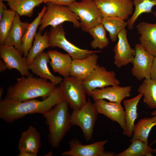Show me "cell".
Listing matches in <instances>:
<instances>
[{"label": "cell", "mask_w": 156, "mask_h": 156, "mask_svg": "<svg viewBox=\"0 0 156 156\" xmlns=\"http://www.w3.org/2000/svg\"><path fill=\"white\" fill-rule=\"evenodd\" d=\"M37 154H36L31 152L25 151L20 153L18 154L17 156H37Z\"/></svg>", "instance_id": "37"}, {"label": "cell", "mask_w": 156, "mask_h": 156, "mask_svg": "<svg viewBox=\"0 0 156 156\" xmlns=\"http://www.w3.org/2000/svg\"><path fill=\"white\" fill-rule=\"evenodd\" d=\"M41 146L40 133L30 125L22 132L19 139L18 147L20 152L28 151L37 154Z\"/></svg>", "instance_id": "20"}, {"label": "cell", "mask_w": 156, "mask_h": 156, "mask_svg": "<svg viewBox=\"0 0 156 156\" xmlns=\"http://www.w3.org/2000/svg\"><path fill=\"white\" fill-rule=\"evenodd\" d=\"M156 143V139H155L154 141H153L151 143V144L149 145L150 146H151V145L153 144H155ZM156 153V148L155 149H153V153Z\"/></svg>", "instance_id": "39"}, {"label": "cell", "mask_w": 156, "mask_h": 156, "mask_svg": "<svg viewBox=\"0 0 156 156\" xmlns=\"http://www.w3.org/2000/svg\"><path fill=\"white\" fill-rule=\"evenodd\" d=\"M80 0V1H82V0Z\"/></svg>", "instance_id": "45"}, {"label": "cell", "mask_w": 156, "mask_h": 156, "mask_svg": "<svg viewBox=\"0 0 156 156\" xmlns=\"http://www.w3.org/2000/svg\"><path fill=\"white\" fill-rule=\"evenodd\" d=\"M66 34L62 24L55 27H51L48 32L50 47L62 49L73 60L83 59L94 53L101 52L100 51L89 50L77 47L66 39L65 36Z\"/></svg>", "instance_id": "7"}, {"label": "cell", "mask_w": 156, "mask_h": 156, "mask_svg": "<svg viewBox=\"0 0 156 156\" xmlns=\"http://www.w3.org/2000/svg\"><path fill=\"white\" fill-rule=\"evenodd\" d=\"M53 155V153L52 151H49L47 154L44 155L45 156H51Z\"/></svg>", "instance_id": "41"}, {"label": "cell", "mask_w": 156, "mask_h": 156, "mask_svg": "<svg viewBox=\"0 0 156 156\" xmlns=\"http://www.w3.org/2000/svg\"><path fill=\"white\" fill-rule=\"evenodd\" d=\"M135 54L133 62L131 73L138 80L151 79V72L154 56L140 43L135 44Z\"/></svg>", "instance_id": "12"}, {"label": "cell", "mask_w": 156, "mask_h": 156, "mask_svg": "<svg viewBox=\"0 0 156 156\" xmlns=\"http://www.w3.org/2000/svg\"><path fill=\"white\" fill-rule=\"evenodd\" d=\"M10 9L20 16L31 17L35 8L43 3L44 0H7Z\"/></svg>", "instance_id": "26"}, {"label": "cell", "mask_w": 156, "mask_h": 156, "mask_svg": "<svg viewBox=\"0 0 156 156\" xmlns=\"http://www.w3.org/2000/svg\"><path fill=\"white\" fill-rule=\"evenodd\" d=\"M82 81L87 94L96 89L119 85L120 83L113 71L108 70L98 64L91 73Z\"/></svg>", "instance_id": "9"}, {"label": "cell", "mask_w": 156, "mask_h": 156, "mask_svg": "<svg viewBox=\"0 0 156 156\" xmlns=\"http://www.w3.org/2000/svg\"><path fill=\"white\" fill-rule=\"evenodd\" d=\"M34 38L33 45L27 57L28 65L31 62L37 55L43 52L45 49L50 47L47 31L42 35L41 32L39 31L36 33Z\"/></svg>", "instance_id": "31"}, {"label": "cell", "mask_w": 156, "mask_h": 156, "mask_svg": "<svg viewBox=\"0 0 156 156\" xmlns=\"http://www.w3.org/2000/svg\"><path fill=\"white\" fill-rule=\"evenodd\" d=\"M94 104L99 114L117 122L124 130L126 126L125 112L121 103L107 101L104 99L94 101Z\"/></svg>", "instance_id": "16"}, {"label": "cell", "mask_w": 156, "mask_h": 156, "mask_svg": "<svg viewBox=\"0 0 156 156\" xmlns=\"http://www.w3.org/2000/svg\"><path fill=\"white\" fill-rule=\"evenodd\" d=\"M7 69L8 68L5 63L3 60L1 59L0 60V72H2Z\"/></svg>", "instance_id": "38"}, {"label": "cell", "mask_w": 156, "mask_h": 156, "mask_svg": "<svg viewBox=\"0 0 156 156\" xmlns=\"http://www.w3.org/2000/svg\"><path fill=\"white\" fill-rule=\"evenodd\" d=\"M59 87L64 99L73 110L81 108L87 102L81 80L70 75L64 78Z\"/></svg>", "instance_id": "8"}, {"label": "cell", "mask_w": 156, "mask_h": 156, "mask_svg": "<svg viewBox=\"0 0 156 156\" xmlns=\"http://www.w3.org/2000/svg\"><path fill=\"white\" fill-rule=\"evenodd\" d=\"M47 9L40 20L39 31L42 32L47 26L55 27L66 21L72 23L76 27H80L79 17L67 6L47 3Z\"/></svg>", "instance_id": "4"}, {"label": "cell", "mask_w": 156, "mask_h": 156, "mask_svg": "<svg viewBox=\"0 0 156 156\" xmlns=\"http://www.w3.org/2000/svg\"><path fill=\"white\" fill-rule=\"evenodd\" d=\"M75 0H44L43 3H51L57 5L68 6Z\"/></svg>", "instance_id": "34"}, {"label": "cell", "mask_w": 156, "mask_h": 156, "mask_svg": "<svg viewBox=\"0 0 156 156\" xmlns=\"http://www.w3.org/2000/svg\"><path fill=\"white\" fill-rule=\"evenodd\" d=\"M3 92V90L2 88L1 87L0 88V100L2 99V96Z\"/></svg>", "instance_id": "40"}, {"label": "cell", "mask_w": 156, "mask_h": 156, "mask_svg": "<svg viewBox=\"0 0 156 156\" xmlns=\"http://www.w3.org/2000/svg\"><path fill=\"white\" fill-rule=\"evenodd\" d=\"M99 114L94 103L88 99L82 107L73 110L70 114L71 125L77 126L81 128L87 142L92 139L94 125Z\"/></svg>", "instance_id": "6"}, {"label": "cell", "mask_w": 156, "mask_h": 156, "mask_svg": "<svg viewBox=\"0 0 156 156\" xmlns=\"http://www.w3.org/2000/svg\"><path fill=\"white\" fill-rule=\"evenodd\" d=\"M118 42L114 49L115 65L120 68L132 63L135 54V49L130 46L127 38V31L125 28L118 36Z\"/></svg>", "instance_id": "14"}, {"label": "cell", "mask_w": 156, "mask_h": 156, "mask_svg": "<svg viewBox=\"0 0 156 156\" xmlns=\"http://www.w3.org/2000/svg\"><path fill=\"white\" fill-rule=\"evenodd\" d=\"M131 142L127 148L120 153L115 154L114 156H153V149L142 140L136 138Z\"/></svg>", "instance_id": "28"}, {"label": "cell", "mask_w": 156, "mask_h": 156, "mask_svg": "<svg viewBox=\"0 0 156 156\" xmlns=\"http://www.w3.org/2000/svg\"><path fill=\"white\" fill-rule=\"evenodd\" d=\"M135 9L132 15L127 22L129 29L133 28L135 21L143 13H151L153 7L156 5V0H132Z\"/></svg>", "instance_id": "30"}, {"label": "cell", "mask_w": 156, "mask_h": 156, "mask_svg": "<svg viewBox=\"0 0 156 156\" xmlns=\"http://www.w3.org/2000/svg\"><path fill=\"white\" fill-rule=\"evenodd\" d=\"M50 58L47 52H42L37 55L28 65L29 70L40 78L49 79L55 85L60 84L63 79L53 74L49 70L48 64Z\"/></svg>", "instance_id": "17"}, {"label": "cell", "mask_w": 156, "mask_h": 156, "mask_svg": "<svg viewBox=\"0 0 156 156\" xmlns=\"http://www.w3.org/2000/svg\"><path fill=\"white\" fill-rule=\"evenodd\" d=\"M29 24L30 23L27 22H21L20 16L16 14L12 27L3 44L6 46H14L22 53L21 40L26 33Z\"/></svg>", "instance_id": "23"}, {"label": "cell", "mask_w": 156, "mask_h": 156, "mask_svg": "<svg viewBox=\"0 0 156 156\" xmlns=\"http://www.w3.org/2000/svg\"><path fill=\"white\" fill-rule=\"evenodd\" d=\"M16 12L10 9L5 10L0 20V44L3 45L10 30Z\"/></svg>", "instance_id": "33"}, {"label": "cell", "mask_w": 156, "mask_h": 156, "mask_svg": "<svg viewBox=\"0 0 156 156\" xmlns=\"http://www.w3.org/2000/svg\"><path fill=\"white\" fill-rule=\"evenodd\" d=\"M143 95L144 103L151 109H156V80L144 79L137 89Z\"/></svg>", "instance_id": "27"}, {"label": "cell", "mask_w": 156, "mask_h": 156, "mask_svg": "<svg viewBox=\"0 0 156 156\" xmlns=\"http://www.w3.org/2000/svg\"><path fill=\"white\" fill-rule=\"evenodd\" d=\"M154 15L155 16H156V11L154 13Z\"/></svg>", "instance_id": "43"}, {"label": "cell", "mask_w": 156, "mask_h": 156, "mask_svg": "<svg viewBox=\"0 0 156 156\" xmlns=\"http://www.w3.org/2000/svg\"><path fill=\"white\" fill-rule=\"evenodd\" d=\"M156 125V115L151 118L145 117L139 120L135 125L131 142L136 138L142 140L148 145V138L152 128Z\"/></svg>", "instance_id": "25"}, {"label": "cell", "mask_w": 156, "mask_h": 156, "mask_svg": "<svg viewBox=\"0 0 156 156\" xmlns=\"http://www.w3.org/2000/svg\"><path fill=\"white\" fill-rule=\"evenodd\" d=\"M151 115L152 116L156 115V109L152 112L151 113Z\"/></svg>", "instance_id": "42"}, {"label": "cell", "mask_w": 156, "mask_h": 156, "mask_svg": "<svg viewBox=\"0 0 156 156\" xmlns=\"http://www.w3.org/2000/svg\"><path fill=\"white\" fill-rule=\"evenodd\" d=\"M68 104L64 99L43 114L49 127L48 141L52 147L58 148L72 126Z\"/></svg>", "instance_id": "3"}, {"label": "cell", "mask_w": 156, "mask_h": 156, "mask_svg": "<svg viewBox=\"0 0 156 156\" xmlns=\"http://www.w3.org/2000/svg\"><path fill=\"white\" fill-rule=\"evenodd\" d=\"M142 96V94L139 93L133 98L123 101L125 108L126 126L122 134L128 137H131L132 135L135 121L138 116V105Z\"/></svg>", "instance_id": "22"}, {"label": "cell", "mask_w": 156, "mask_h": 156, "mask_svg": "<svg viewBox=\"0 0 156 156\" xmlns=\"http://www.w3.org/2000/svg\"><path fill=\"white\" fill-rule=\"evenodd\" d=\"M5 9H7L6 6L3 3V1L0 0V20L1 19Z\"/></svg>", "instance_id": "36"}, {"label": "cell", "mask_w": 156, "mask_h": 156, "mask_svg": "<svg viewBox=\"0 0 156 156\" xmlns=\"http://www.w3.org/2000/svg\"><path fill=\"white\" fill-rule=\"evenodd\" d=\"M47 53L51 61L49 64L53 72L58 73L64 78L70 76L73 60L68 53H63L54 50L48 51Z\"/></svg>", "instance_id": "21"}, {"label": "cell", "mask_w": 156, "mask_h": 156, "mask_svg": "<svg viewBox=\"0 0 156 156\" xmlns=\"http://www.w3.org/2000/svg\"><path fill=\"white\" fill-rule=\"evenodd\" d=\"M107 140L99 141L88 145L82 144L78 139L68 142L70 149L62 153L63 156H114L116 153L105 151Z\"/></svg>", "instance_id": "11"}, {"label": "cell", "mask_w": 156, "mask_h": 156, "mask_svg": "<svg viewBox=\"0 0 156 156\" xmlns=\"http://www.w3.org/2000/svg\"><path fill=\"white\" fill-rule=\"evenodd\" d=\"M21 52L14 47L0 46V56L5 63L8 69H15L22 76H28L31 74L29 71L27 57H23Z\"/></svg>", "instance_id": "13"}, {"label": "cell", "mask_w": 156, "mask_h": 156, "mask_svg": "<svg viewBox=\"0 0 156 156\" xmlns=\"http://www.w3.org/2000/svg\"><path fill=\"white\" fill-rule=\"evenodd\" d=\"M132 88L131 86H110L95 89L87 94L94 101L104 99L109 101L121 103L125 98L130 96Z\"/></svg>", "instance_id": "15"}, {"label": "cell", "mask_w": 156, "mask_h": 156, "mask_svg": "<svg viewBox=\"0 0 156 156\" xmlns=\"http://www.w3.org/2000/svg\"><path fill=\"white\" fill-rule=\"evenodd\" d=\"M88 32L93 39L90 44L92 48L102 49L109 45L106 30L102 24L90 28Z\"/></svg>", "instance_id": "32"}, {"label": "cell", "mask_w": 156, "mask_h": 156, "mask_svg": "<svg viewBox=\"0 0 156 156\" xmlns=\"http://www.w3.org/2000/svg\"><path fill=\"white\" fill-rule=\"evenodd\" d=\"M151 79L156 80V56L153 59L151 72Z\"/></svg>", "instance_id": "35"}, {"label": "cell", "mask_w": 156, "mask_h": 156, "mask_svg": "<svg viewBox=\"0 0 156 156\" xmlns=\"http://www.w3.org/2000/svg\"><path fill=\"white\" fill-rule=\"evenodd\" d=\"M47 9V6L44 5L41 11L38 13L37 16L30 23L26 33L21 39V52L25 57L27 56L32 46L33 39L36 34L40 20Z\"/></svg>", "instance_id": "24"}, {"label": "cell", "mask_w": 156, "mask_h": 156, "mask_svg": "<svg viewBox=\"0 0 156 156\" xmlns=\"http://www.w3.org/2000/svg\"><path fill=\"white\" fill-rule=\"evenodd\" d=\"M1 0V1H5L7 2V0Z\"/></svg>", "instance_id": "44"}, {"label": "cell", "mask_w": 156, "mask_h": 156, "mask_svg": "<svg viewBox=\"0 0 156 156\" xmlns=\"http://www.w3.org/2000/svg\"><path fill=\"white\" fill-rule=\"evenodd\" d=\"M63 99L60 87H56L42 101L33 99L20 102L5 98L0 101V118L7 123H11L27 114L43 115Z\"/></svg>", "instance_id": "1"}, {"label": "cell", "mask_w": 156, "mask_h": 156, "mask_svg": "<svg viewBox=\"0 0 156 156\" xmlns=\"http://www.w3.org/2000/svg\"><path fill=\"white\" fill-rule=\"evenodd\" d=\"M103 17L128 19L133 12L132 0H94Z\"/></svg>", "instance_id": "10"}, {"label": "cell", "mask_w": 156, "mask_h": 156, "mask_svg": "<svg viewBox=\"0 0 156 156\" xmlns=\"http://www.w3.org/2000/svg\"><path fill=\"white\" fill-rule=\"evenodd\" d=\"M14 85L8 87L5 98L23 102L38 97L47 98L56 85L47 79L33 77L31 75L16 79Z\"/></svg>", "instance_id": "2"}, {"label": "cell", "mask_w": 156, "mask_h": 156, "mask_svg": "<svg viewBox=\"0 0 156 156\" xmlns=\"http://www.w3.org/2000/svg\"><path fill=\"white\" fill-rule=\"evenodd\" d=\"M68 7L79 17L80 27L84 31L101 24L103 17L94 0L75 1Z\"/></svg>", "instance_id": "5"}, {"label": "cell", "mask_w": 156, "mask_h": 156, "mask_svg": "<svg viewBox=\"0 0 156 156\" xmlns=\"http://www.w3.org/2000/svg\"><path fill=\"white\" fill-rule=\"evenodd\" d=\"M101 24L109 32L111 41L115 42L118 39L119 33L127 26L128 23L120 18L107 17L102 18Z\"/></svg>", "instance_id": "29"}, {"label": "cell", "mask_w": 156, "mask_h": 156, "mask_svg": "<svg viewBox=\"0 0 156 156\" xmlns=\"http://www.w3.org/2000/svg\"><path fill=\"white\" fill-rule=\"evenodd\" d=\"M140 44L154 56H156V23L141 22L136 26Z\"/></svg>", "instance_id": "18"}, {"label": "cell", "mask_w": 156, "mask_h": 156, "mask_svg": "<svg viewBox=\"0 0 156 156\" xmlns=\"http://www.w3.org/2000/svg\"><path fill=\"white\" fill-rule=\"evenodd\" d=\"M97 53H92L81 59L73 60L70 75L81 80L85 79L96 67L99 58Z\"/></svg>", "instance_id": "19"}]
</instances>
